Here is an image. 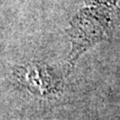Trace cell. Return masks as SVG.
I'll use <instances>...</instances> for the list:
<instances>
[{"mask_svg":"<svg viewBox=\"0 0 120 120\" xmlns=\"http://www.w3.org/2000/svg\"><path fill=\"white\" fill-rule=\"evenodd\" d=\"M113 11L100 7L87 8L76 15L71 22L68 34L72 42L70 64L82 52L95 43L105 39L110 33V16Z\"/></svg>","mask_w":120,"mask_h":120,"instance_id":"obj_1","label":"cell"},{"mask_svg":"<svg viewBox=\"0 0 120 120\" xmlns=\"http://www.w3.org/2000/svg\"><path fill=\"white\" fill-rule=\"evenodd\" d=\"M16 75L23 85L36 94L47 95L57 89V79L49 67L42 63L31 62L18 67Z\"/></svg>","mask_w":120,"mask_h":120,"instance_id":"obj_2","label":"cell"},{"mask_svg":"<svg viewBox=\"0 0 120 120\" xmlns=\"http://www.w3.org/2000/svg\"><path fill=\"white\" fill-rule=\"evenodd\" d=\"M87 2L95 4L97 5V7H100V8H104L111 11H113L114 8H117L116 7V0H87Z\"/></svg>","mask_w":120,"mask_h":120,"instance_id":"obj_3","label":"cell"}]
</instances>
